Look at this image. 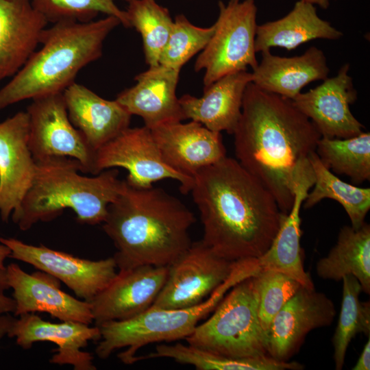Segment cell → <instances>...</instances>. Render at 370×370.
Wrapping results in <instances>:
<instances>
[{
	"label": "cell",
	"instance_id": "cell-8",
	"mask_svg": "<svg viewBox=\"0 0 370 370\" xmlns=\"http://www.w3.org/2000/svg\"><path fill=\"white\" fill-rule=\"evenodd\" d=\"M214 32L198 56L195 70H204L206 87L230 73L255 69L257 7L254 0L220 1Z\"/></svg>",
	"mask_w": 370,
	"mask_h": 370
},
{
	"label": "cell",
	"instance_id": "cell-28",
	"mask_svg": "<svg viewBox=\"0 0 370 370\" xmlns=\"http://www.w3.org/2000/svg\"><path fill=\"white\" fill-rule=\"evenodd\" d=\"M316 153L329 170L348 176L354 184L370 180V133L347 138L321 137Z\"/></svg>",
	"mask_w": 370,
	"mask_h": 370
},
{
	"label": "cell",
	"instance_id": "cell-30",
	"mask_svg": "<svg viewBox=\"0 0 370 370\" xmlns=\"http://www.w3.org/2000/svg\"><path fill=\"white\" fill-rule=\"evenodd\" d=\"M125 12L130 27L142 36L146 63L149 67L159 65L173 25L169 10L155 0H130Z\"/></svg>",
	"mask_w": 370,
	"mask_h": 370
},
{
	"label": "cell",
	"instance_id": "cell-36",
	"mask_svg": "<svg viewBox=\"0 0 370 370\" xmlns=\"http://www.w3.org/2000/svg\"><path fill=\"white\" fill-rule=\"evenodd\" d=\"M15 318L10 314V313L0 315V341L1 338L8 335Z\"/></svg>",
	"mask_w": 370,
	"mask_h": 370
},
{
	"label": "cell",
	"instance_id": "cell-3",
	"mask_svg": "<svg viewBox=\"0 0 370 370\" xmlns=\"http://www.w3.org/2000/svg\"><path fill=\"white\" fill-rule=\"evenodd\" d=\"M193 213L160 188H136L124 180L110 204L103 230L113 241L119 269L141 265L169 267L192 244Z\"/></svg>",
	"mask_w": 370,
	"mask_h": 370
},
{
	"label": "cell",
	"instance_id": "cell-18",
	"mask_svg": "<svg viewBox=\"0 0 370 370\" xmlns=\"http://www.w3.org/2000/svg\"><path fill=\"white\" fill-rule=\"evenodd\" d=\"M335 315L334 304L324 293L301 286L271 322L268 355L286 361L309 332L330 325Z\"/></svg>",
	"mask_w": 370,
	"mask_h": 370
},
{
	"label": "cell",
	"instance_id": "cell-26",
	"mask_svg": "<svg viewBox=\"0 0 370 370\" xmlns=\"http://www.w3.org/2000/svg\"><path fill=\"white\" fill-rule=\"evenodd\" d=\"M317 275L323 279L342 280L354 276L362 292L370 293V225L360 228L345 225L339 231L336 245L316 264Z\"/></svg>",
	"mask_w": 370,
	"mask_h": 370
},
{
	"label": "cell",
	"instance_id": "cell-14",
	"mask_svg": "<svg viewBox=\"0 0 370 370\" xmlns=\"http://www.w3.org/2000/svg\"><path fill=\"white\" fill-rule=\"evenodd\" d=\"M29 130L27 111L0 122V217L5 222L19 213L34 178L36 164L29 148Z\"/></svg>",
	"mask_w": 370,
	"mask_h": 370
},
{
	"label": "cell",
	"instance_id": "cell-15",
	"mask_svg": "<svg viewBox=\"0 0 370 370\" xmlns=\"http://www.w3.org/2000/svg\"><path fill=\"white\" fill-rule=\"evenodd\" d=\"M169 267L141 265L119 269L91 301L96 325L134 317L148 310L162 290Z\"/></svg>",
	"mask_w": 370,
	"mask_h": 370
},
{
	"label": "cell",
	"instance_id": "cell-33",
	"mask_svg": "<svg viewBox=\"0 0 370 370\" xmlns=\"http://www.w3.org/2000/svg\"><path fill=\"white\" fill-rule=\"evenodd\" d=\"M256 276L259 285L258 317L267 334L275 316L302 286L276 271H267Z\"/></svg>",
	"mask_w": 370,
	"mask_h": 370
},
{
	"label": "cell",
	"instance_id": "cell-9",
	"mask_svg": "<svg viewBox=\"0 0 370 370\" xmlns=\"http://www.w3.org/2000/svg\"><path fill=\"white\" fill-rule=\"evenodd\" d=\"M116 167L128 171L126 182L136 188H149L164 179L180 184L183 194L190 192L194 179L182 175L164 161L151 130L145 125L127 127L95 151L92 175Z\"/></svg>",
	"mask_w": 370,
	"mask_h": 370
},
{
	"label": "cell",
	"instance_id": "cell-31",
	"mask_svg": "<svg viewBox=\"0 0 370 370\" xmlns=\"http://www.w3.org/2000/svg\"><path fill=\"white\" fill-rule=\"evenodd\" d=\"M214 29V24L209 27H200L191 23L184 14L177 15L160 56L159 64L180 70L192 57L204 49Z\"/></svg>",
	"mask_w": 370,
	"mask_h": 370
},
{
	"label": "cell",
	"instance_id": "cell-34",
	"mask_svg": "<svg viewBox=\"0 0 370 370\" xmlns=\"http://www.w3.org/2000/svg\"><path fill=\"white\" fill-rule=\"evenodd\" d=\"M6 268V267H5ZM5 268L0 269V315L14 312L15 301L5 294L10 288L8 284Z\"/></svg>",
	"mask_w": 370,
	"mask_h": 370
},
{
	"label": "cell",
	"instance_id": "cell-24",
	"mask_svg": "<svg viewBox=\"0 0 370 370\" xmlns=\"http://www.w3.org/2000/svg\"><path fill=\"white\" fill-rule=\"evenodd\" d=\"M261 53V61L251 73V82L264 91L292 100L310 82L328 77L326 57L314 46L293 57L273 55L270 50Z\"/></svg>",
	"mask_w": 370,
	"mask_h": 370
},
{
	"label": "cell",
	"instance_id": "cell-20",
	"mask_svg": "<svg viewBox=\"0 0 370 370\" xmlns=\"http://www.w3.org/2000/svg\"><path fill=\"white\" fill-rule=\"evenodd\" d=\"M180 70L158 65L135 77L136 84L115 99L131 115H138L145 126L156 127L182 122L184 116L176 95Z\"/></svg>",
	"mask_w": 370,
	"mask_h": 370
},
{
	"label": "cell",
	"instance_id": "cell-38",
	"mask_svg": "<svg viewBox=\"0 0 370 370\" xmlns=\"http://www.w3.org/2000/svg\"><path fill=\"white\" fill-rule=\"evenodd\" d=\"M313 5H317L322 9H327L330 6V0H304Z\"/></svg>",
	"mask_w": 370,
	"mask_h": 370
},
{
	"label": "cell",
	"instance_id": "cell-19",
	"mask_svg": "<svg viewBox=\"0 0 370 370\" xmlns=\"http://www.w3.org/2000/svg\"><path fill=\"white\" fill-rule=\"evenodd\" d=\"M165 163L175 171L193 177L203 168L226 157L221 132L191 121L150 129Z\"/></svg>",
	"mask_w": 370,
	"mask_h": 370
},
{
	"label": "cell",
	"instance_id": "cell-12",
	"mask_svg": "<svg viewBox=\"0 0 370 370\" xmlns=\"http://www.w3.org/2000/svg\"><path fill=\"white\" fill-rule=\"evenodd\" d=\"M8 246L10 258L32 265L62 282L82 300L91 301L116 274L114 257L90 260L50 249L32 245L13 238H0Z\"/></svg>",
	"mask_w": 370,
	"mask_h": 370
},
{
	"label": "cell",
	"instance_id": "cell-35",
	"mask_svg": "<svg viewBox=\"0 0 370 370\" xmlns=\"http://www.w3.org/2000/svg\"><path fill=\"white\" fill-rule=\"evenodd\" d=\"M353 370H369L370 369V338L365 343L362 351L356 363L352 368Z\"/></svg>",
	"mask_w": 370,
	"mask_h": 370
},
{
	"label": "cell",
	"instance_id": "cell-6",
	"mask_svg": "<svg viewBox=\"0 0 370 370\" xmlns=\"http://www.w3.org/2000/svg\"><path fill=\"white\" fill-rule=\"evenodd\" d=\"M238 282L236 276L230 273L222 284L197 305L175 309L151 306L131 319L97 325L100 329L101 338L95 353L99 358L106 359L114 352L126 347L125 352L118 354V358L123 363L131 365L136 362L138 349L148 344L186 339Z\"/></svg>",
	"mask_w": 370,
	"mask_h": 370
},
{
	"label": "cell",
	"instance_id": "cell-32",
	"mask_svg": "<svg viewBox=\"0 0 370 370\" xmlns=\"http://www.w3.org/2000/svg\"><path fill=\"white\" fill-rule=\"evenodd\" d=\"M115 2L116 0H31L34 8L44 15L48 22H88L99 13H103L118 18L121 25L130 27L125 10H121Z\"/></svg>",
	"mask_w": 370,
	"mask_h": 370
},
{
	"label": "cell",
	"instance_id": "cell-1",
	"mask_svg": "<svg viewBox=\"0 0 370 370\" xmlns=\"http://www.w3.org/2000/svg\"><path fill=\"white\" fill-rule=\"evenodd\" d=\"M238 162L273 196L287 214L294 190L314 177L310 155L321 137L291 99L247 84L234 131Z\"/></svg>",
	"mask_w": 370,
	"mask_h": 370
},
{
	"label": "cell",
	"instance_id": "cell-7",
	"mask_svg": "<svg viewBox=\"0 0 370 370\" xmlns=\"http://www.w3.org/2000/svg\"><path fill=\"white\" fill-rule=\"evenodd\" d=\"M257 276L232 287L206 321L186 338L188 344L219 355L252 358L268 355L267 334L258 317Z\"/></svg>",
	"mask_w": 370,
	"mask_h": 370
},
{
	"label": "cell",
	"instance_id": "cell-10",
	"mask_svg": "<svg viewBox=\"0 0 370 370\" xmlns=\"http://www.w3.org/2000/svg\"><path fill=\"white\" fill-rule=\"evenodd\" d=\"M29 116V148L35 162L69 157L92 175L95 151L69 120L62 93L32 99Z\"/></svg>",
	"mask_w": 370,
	"mask_h": 370
},
{
	"label": "cell",
	"instance_id": "cell-27",
	"mask_svg": "<svg viewBox=\"0 0 370 370\" xmlns=\"http://www.w3.org/2000/svg\"><path fill=\"white\" fill-rule=\"evenodd\" d=\"M309 159L315 181L312 190L303 202L304 208H310L325 198L334 199L345 210L351 226L360 228L370 209V188L342 181L323 164L316 151L311 153Z\"/></svg>",
	"mask_w": 370,
	"mask_h": 370
},
{
	"label": "cell",
	"instance_id": "cell-23",
	"mask_svg": "<svg viewBox=\"0 0 370 370\" xmlns=\"http://www.w3.org/2000/svg\"><path fill=\"white\" fill-rule=\"evenodd\" d=\"M62 95L69 120L95 151L130 127L132 115L116 100L105 99L75 82Z\"/></svg>",
	"mask_w": 370,
	"mask_h": 370
},
{
	"label": "cell",
	"instance_id": "cell-17",
	"mask_svg": "<svg viewBox=\"0 0 370 370\" xmlns=\"http://www.w3.org/2000/svg\"><path fill=\"white\" fill-rule=\"evenodd\" d=\"M14 319L8 334L15 338L23 349H30L33 344L49 341L57 345L56 353L49 362L58 365H71L75 370H96L92 354L84 352L90 341H99L98 326L75 322L52 323L45 321L35 313H28Z\"/></svg>",
	"mask_w": 370,
	"mask_h": 370
},
{
	"label": "cell",
	"instance_id": "cell-25",
	"mask_svg": "<svg viewBox=\"0 0 370 370\" xmlns=\"http://www.w3.org/2000/svg\"><path fill=\"white\" fill-rule=\"evenodd\" d=\"M342 36L341 31L319 16L314 5L299 0L284 17L257 25L255 50H292L314 39L338 40Z\"/></svg>",
	"mask_w": 370,
	"mask_h": 370
},
{
	"label": "cell",
	"instance_id": "cell-4",
	"mask_svg": "<svg viewBox=\"0 0 370 370\" xmlns=\"http://www.w3.org/2000/svg\"><path fill=\"white\" fill-rule=\"evenodd\" d=\"M120 24L108 16L88 22L62 21L45 28L41 48L0 89V111L23 100L62 93L82 69L101 56L104 40Z\"/></svg>",
	"mask_w": 370,
	"mask_h": 370
},
{
	"label": "cell",
	"instance_id": "cell-11",
	"mask_svg": "<svg viewBox=\"0 0 370 370\" xmlns=\"http://www.w3.org/2000/svg\"><path fill=\"white\" fill-rule=\"evenodd\" d=\"M234 263L217 256L202 241L192 243L169 266L166 282L151 306L175 309L201 303L225 281Z\"/></svg>",
	"mask_w": 370,
	"mask_h": 370
},
{
	"label": "cell",
	"instance_id": "cell-29",
	"mask_svg": "<svg viewBox=\"0 0 370 370\" xmlns=\"http://www.w3.org/2000/svg\"><path fill=\"white\" fill-rule=\"evenodd\" d=\"M343 296L337 325L332 337L335 369H342L349 343L358 333L370 335V303L360 301L362 292L358 280L352 275L343 277Z\"/></svg>",
	"mask_w": 370,
	"mask_h": 370
},
{
	"label": "cell",
	"instance_id": "cell-21",
	"mask_svg": "<svg viewBox=\"0 0 370 370\" xmlns=\"http://www.w3.org/2000/svg\"><path fill=\"white\" fill-rule=\"evenodd\" d=\"M47 23L31 0H0V82L23 66Z\"/></svg>",
	"mask_w": 370,
	"mask_h": 370
},
{
	"label": "cell",
	"instance_id": "cell-2",
	"mask_svg": "<svg viewBox=\"0 0 370 370\" xmlns=\"http://www.w3.org/2000/svg\"><path fill=\"white\" fill-rule=\"evenodd\" d=\"M190 190L204 228L202 242L231 262L257 258L272 244L286 214L236 159L199 171Z\"/></svg>",
	"mask_w": 370,
	"mask_h": 370
},
{
	"label": "cell",
	"instance_id": "cell-5",
	"mask_svg": "<svg viewBox=\"0 0 370 370\" xmlns=\"http://www.w3.org/2000/svg\"><path fill=\"white\" fill-rule=\"evenodd\" d=\"M33 182L12 219L25 231L39 221H49L66 208L71 209L77 220L88 225L102 223L110 204L119 195L124 180L119 171L104 170L88 177L79 161L69 157H53L36 162Z\"/></svg>",
	"mask_w": 370,
	"mask_h": 370
},
{
	"label": "cell",
	"instance_id": "cell-22",
	"mask_svg": "<svg viewBox=\"0 0 370 370\" xmlns=\"http://www.w3.org/2000/svg\"><path fill=\"white\" fill-rule=\"evenodd\" d=\"M252 73L247 71L226 75L204 87L201 97L184 95L179 98L185 119L208 129L233 134L239 121L243 95Z\"/></svg>",
	"mask_w": 370,
	"mask_h": 370
},
{
	"label": "cell",
	"instance_id": "cell-37",
	"mask_svg": "<svg viewBox=\"0 0 370 370\" xmlns=\"http://www.w3.org/2000/svg\"><path fill=\"white\" fill-rule=\"evenodd\" d=\"M11 251L10 248L4 244H0V269L5 268L4 262L10 256Z\"/></svg>",
	"mask_w": 370,
	"mask_h": 370
},
{
	"label": "cell",
	"instance_id": "cell-13",
	"mask_svg": "<svg viewBox=\"0 0 370 370\" xmlns=\"http://www.w3.org/2000/svg\"><path fill=\"white\" fill-rule=\"evenodd\" d=\"M349 69V64H343L336 76L326 78L319 86L301 92L291 100L311 121L321 137L347 138L363 132V125L349 108L357 99V92Z\"/></svg>",
	"mask_w": 370,
	"mask_h": 370
},
{
	"label": "cell",
	"instance_id": "cell-16",
	"mask_svg": "<svg viewBox=\"0 0 370 370\" xmlns=\"http://www.w3.org/2000/svg\"><path fill=\"white\" fill-rule=\"evenodd\" d=\"M8 284L13 290L14 314L45 312L60 321L87 325L94 321L89 301L75 298L60 288V281L42 271L28 273L15 263L5 268Z\"/></svg>",
	"mask_w": 370,
	"mask_h": 370
}]
</instances>
